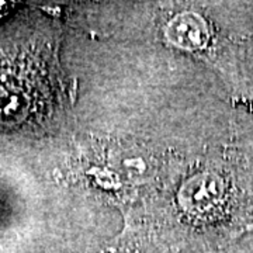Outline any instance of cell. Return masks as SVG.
<instances>
[{"instance_id":"cell-3","label":"cell","mask_w":253,"mask_h":253,"mask_svg":"<svg viewBox=\"0 0 253 253\" xmlns=\"http://www.w3.org/2000/svg\"><path fill=\"white\" fill-rule=\"evenodd\" d=\"M4 6H7V4H6V3H0V13H1V11H4V9H6Z\"/></svg>"},{"instance_id":"cell-1","label":"cell","mask_w":253,"mask_h":253,"mask_svg":"<svg viewBox=\"0 0 253 253\" xmlns=\"http://www.w3.org/2000/svg\"><path fill=\"white\" fill-rule=\"evenodd\" d=\"M193 14H183L174 18L168 27L166 36L177 45L184 48H199L206 41V30L201 20Z\"/></svg>"},{"instance_id":"cell-2","label":"cell","mask_w":253,"mask_h":253,"mask_svg":"<svg viewBox=\"0 0 253 253\" xmlns=\"http://www.w3.org/2000/svg\"><path fill=\"white\" fill-rule=\"evenodd\" d=\"M214 196H217V186L214 180L211 177H196L183 187L180 200L187 210L201 211L211 206Z\"/></svg>"}]
</instances>
